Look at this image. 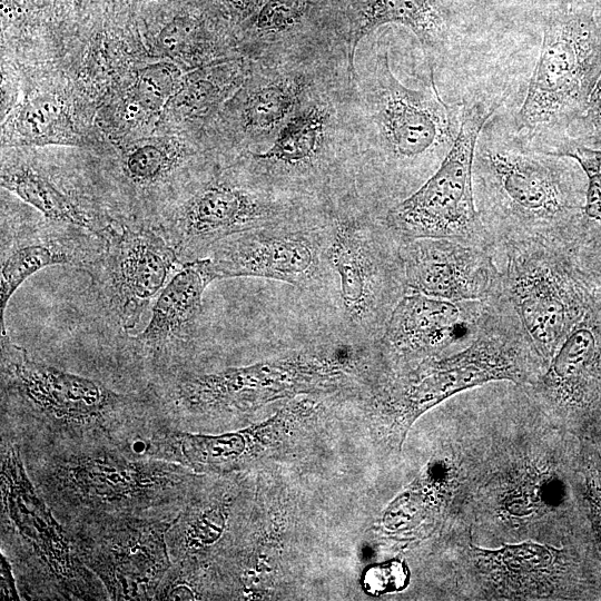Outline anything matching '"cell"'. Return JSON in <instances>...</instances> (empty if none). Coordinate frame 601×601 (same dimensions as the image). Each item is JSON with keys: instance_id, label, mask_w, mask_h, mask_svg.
<instances>
[{"instance_id": "1", "label": "cell", "mask_w": 601, "mask_h": 601, "mask_svg": "<svg viewBox=\"0 0 601 601\" xmlns=\"http://www.w3.org/2000/svg\"><path fill=\"white\" fill-rule=\"evenodd\" d=\"M473 188L497 259L512 244L572 242L591 233L583 215L587 177L573 158L484 132L475 149Z\"/></svg>"}, {"instance_id": "2", "label": "cell", "mask_w": 601, "mask_h": 601, "mask_svg": "<svg viewBox=\"0 0 601 601\" xmlns=\"http://www.w3.org/2000/svg\"><path fill=\"white\" fill-rule=\"evenodd\" d=\"M501 288L534 348L550 362L561 343L601 299V236L506 246Z\"/></svg>"}, {"instance_id": "3", "label": "cell", "mask_w": 601, "mask_h": 601, "mask_svg": "<svg viewBox=\"0 0 601 601\" xmlns=\"http://www.w3.org/2000/svg\"><path fill=\"white\" fill-rule=\"evenodd\" d=\"M328 258L336 278L333 304L342 337L376 344L397 302L406 294L402 238L384 214L327 207Z\"/></svg>"}, {"instance_id": "4", "label": "cell", "mask_w": 601, "mask_h": 601, "mask_svg": "<svg viewBox=\"0 0 601 601\" xmlns=\"http://www.w3.org/2000/svg\"><path fill=\"white\" fill-rule=\"evenodd\" d=\"M277 194L250 169L199 171L166 203L155 225L185 263L217 242L316 210Z\"/></svg>"}, {"instance_id": "5", "label": "cell", "mask_w": 601, "mask_h": 601, "mask_svg": "<svg viewBox=\"0 0 601 601\" xmlns=\"http://www.w3.org/2000/svg\"><path fill=\"white\" fill-rule=\"evenodd\" d=\"M372 346L344 337L247 366L186 375L179 394L191 412L247 411L302 393L354 388Z\"/></svg>"}, {"instance_id": "6", "label": "cell", "mask_w": 601, "mask_h": 601, "mask_svg": "<svg viewBox=\"0 0 601 601\" xmlns=\"http://www.w3.org/2000/svg\"><path fill=\"white\" fill-rule=\"evenodd\" d=\"M601 76V30L593 4L558 6L543 28L540 56L516 117L523 134L566 128L585 112Z\"/></svg>"}, {"instance_id": "7", "label": "cell", "mask_w": 601, "mask_h": 601, "mask_svg": "<svg viewBox=\"0 0 601 601\" xmlns=\"http://www.w3.org/2000/svg\"><path fill=\"white\" fill-rule=\"evenodd\" d=\"M327 207L230 235L208 257L217 279L260 277L295 286L333 306L336 278L328 258Z\"/></svg>"}, {"instance_id": "8", "label": "cell", "mask_w": 601, "mask_h": 601, "mask_svg": "<svg viewBox=\"0 0 601 601\" xmlns=\"http://www.w3.org/2000/svg\"><path fill=\"white\" fill-rule=\"evenodd\" d=\"M491 115L492 109L480 102L465 107L456 138L437 169L387 208L385 220L402 239L451 238L495 249L481 221L473 188L475 149Z\"/></svg>"}, {"instance_id": "9", "label": "cell", "mask_w": 601, "mask_h": 601, "mask_svg": "<svg viewBox=\"0 0 601 601\" xmlns=\"http://www.w3.org/2000/svg\"><path fill=\"white\" fill-rule=\"evenodd\" d=\"M184 263L152 223L118 218L86 272L98 307L118 329L136 327Z\"/></svg>"}, {"instance_id": "10", "label": "cell", "mask_w": 601, "mask_h": 601, "mask_svg": "<svg viewBox=\"0 0 601 601\" xmlns=\"http://www.w3.org/2000/svg\"><path fill=\"white\" fill-rule=\"evenodd\" d=\"M1 390L7 405L68 427L106 425L142 402L35 359L8 332L1 333Z\"/></svg>"}, {"instance_id": "11", "label": "cell", "mask_w": 601, "mask_h": 601, "mask_svg": "<svg viewBox=\"0 0 601 601\" xmlns=\"http://www.w3.org/2000/svg\"><path fill=\"white\" fill-rule=\"evenodd\" d=\"M186 472L169 461L130 460L101 450L55 460L43 484L73 505L128 514L174 499L190 477Z\"/></svg>"}, {"instance_id": "12", "label": "cell", "mask_w": 601, "mask_h": 601, "mask_svg": "<svg viewBox=\"0 0 601 601\" xmlns=\"http://www.w3.org/2000/svg\"><path fill=\"white\" fill-rule=\"evenodd\" d=\"M376 57L374 121L386 167L398 178L417 169L430 177L451 149L461 120L442 101L434 81L430 90L407 88L393 73L387 50Z\"/></svg>"}, {"instance_id": "13", "label": "cell", "mask_w": 601, "mask_h": 601, "mask_svg": "<svg viewBox=\"0 0 601 601\" xmlns=\"http://www.w3.org/2000/svg\"><path fill=\"white\" fill-rule=\"evenodd\" d=\"M175 522L111 515L83 528L73 548L110 599L151 600L171 566L167 533Z\"/></svg>"}, {"instance_id": "14", "label": "cell", "mask_w": 601, "mask_h": 601, "mask_svg": "<svg viewBox=\"0 0 601 601\" xmlns=\"http://www.w3.org/2000/svg\"><path fill=\"white\" fill-rule=\"evenodd\" d=\"M487 300L454 302L406 293L395 305L376 343L378 357L405 367L440 356L475 337Z\"/></svg>"}, {"instance_id": "15", "label": "cell", "mask_w": 601, "mask_h": 601, "mask_svg": "<svg viewBox=\"0 0 601 601\" xmlns=\"http://www.w3.org/2000/svg\"><path fill=\"white\" fill-rule=\"evenodd\" d=\"M406 293L462 300H487L502 293L494 248L451 238L402 239Z\"/></svg>"}, {"instance_id": "16", "label": "cell", "mask_w": 601, "mask_h": 601, "mask_svg": "<svg viewBox=\"0 0 601 601\" xmlns=\"http://www.w3.org/2000/svg\"><path fill=\"white\" fill-rule=\"evenodd\" d=\"M1 502L2 520L31 549L43 573L66 593L82 595L86 566L33 489L13 446L1 456Z\"/></svg>"}, {"instance_id": "17", "label": "cell", "mask_w": 601, "mask_h": 601, "mask_svg": "<svg viewBox=\"0 0 601 601\" xmlns=\"http://www.w3.org/2000/svg\"><path fill=\"white\" fill-rule=\"evenodd\" d=\"M101 237L45 218L29 219L2 210L0 266V327L6 333V311L16 290L37 272L53 265L87 272Z\"/></svg>"}, {"instance_id": "18", "label": "cell", "mask_w": 601, "mask_h": 601, "mask_svg": "<svg viewBox=\"0 0 601 601\" xmlns=\"http://www.w3.org/2000/svg\"><path fill=\"white\" fill-rule=\"evenodd\" d=\"M216 275L208 257L185 262L157 296L146 327L130 338L132 352L154 370H170L196 336L203 295Z\"/></svg>"}, {"instance_id": "19", "label": "cell", "mask_w": 601, "mask_h": 601, "mask_svg": "<svg viewBox=\"0 0 601 601\" xmlns=\"http://www.w3.org/2000/svg\"><path fill=\"white\" fill-rule=\"evenodd\" d=\"M1 187L50 221L102 237L121 216L70 177L21 156L1 160Z\"/></svg>"}, {"instance_id": "20", "label": "cell", "mask_w": 601, "mask_h": 601, "mask_svg": "<svg viewBox=\"0 0 601 601\" xmlns=\"http://www.w3.org/2000/svg\"><path fill=\"white\" fill-rule=\"evenodd\" d=\"M543 376V386L568 405L601 407V299L561 343Z\"/></svg>"}, {"instance_id": "21", "label": "cell", "mask_w": 601, "mask_h": 601, "mask_svg": "<svg viewBox=\"0 0 601 601\" xmlns=\"http://www.w3.org/2000/svg\"><path fill=\"white\" fill-rule=\"evenodd\" d=\"M325 130L326 112L322 108L302 109L286 120L268 149L252 154L255 165L250 170L273 189L278 180L313 185L321 171Z\"/></svg>"}, {"instance_id": "22", "label": "cell", "mask_w": 601, "mask_h": 601, "mask_svg": "<svg viewBox=\"0 0 601 601\" xmlns=\"http://www.w3.org/2000/svg\"><path fill=\"white\" fill-rule=\"evenodd\" d=\"M387 23H398L411 29L425 53L441 49L449 37L447 13L441 0H365L348 37V69L353 78L359 41Z\"/></svg>"}, {"instance_id": "23", "label": "cell", "mask_w": 601, "mask_h": 601, "mask_svg": "<svg viewBox=\"0 0 601 601\" xmlns=\"http://www.w3.org/2000/svg\"><path fill=\"white\" fill-rule=\"evenodd\" d=\"M6 146L78 145L67 101L57 92L31 93L3 127Z\"/></svg>"}, {"instance_id": "24", "label": "cell", "mask_w": 601, "mask_h": 601, "mask_svg": "<svg viewBox=\"0 0 601 601\" xmlns=\"http://www.w3.org/2000/svg\"><path fill=\"white\" fill-rule=\"evenodd\" d=\"M244 76V67L237 60L201 66L183 77L168 106L181 116L200 117L218 107L236 91Z\"/></svg>"}, {"instance_id": "25", "label": "cell", "mask_w": 601, "mask_h": 601, "mask_svg": "<svg viewBox=\"0 0 601 601\" xmlns=\"http://www.w3.org/2000/svg\"><path fill=\"white\" fill-rule=\"evenodd\" d=\"M300 85L290 78H279L250 90L240 108L244 129L264 135L282 127L296 107Z\"/></svg>"}, {"instance_id": "26", "label": "cell", "mask_w": 601, "mask_h": 601, "mask_svg": "<svg viewBox=\"0 0 601 601\" xmlns=\"http://www.w3.org/2000/svg\"><path fill=\"white\" fill-rule=\"evenodd\" d=\"M181 69L173 62H156L137 71L124 102L142 117L165 110L183 80Z\"/></svg>"}, {"instance_id": "27", "label": "cell", "mask_w": 601, "mask_h": 601, "mask_svg": "<svg viewBox=\"0 0 601 601\" xmlns=\"http://www.w3.org/2000/svg\"><path fill=\"white\" fill-rule=\"evenodd\" d=\"M546 152L573 158L581 166L587 177L584 219L601 236V148L568 139Z\"/></svg>"}, {"instance_id": "28", "label": "cell", "mask_w": 601, "mask_h": 601, "mask_svg": "<svg viewBox=\"0 0 601 601\" xmlns=\"http://www.w3.org/2000/svg\"><path fill=\"white\" fill-rule=\"evenodd\" d=\"M196 24L186 16L173 18L158 33L156 43L158 49L173 60L195 61L200 56L197 43Z\"/></svg>"}, {"instance_id": "29", "label": "cell", "mask_w": 601, "mask_h": 601, "mask_svg": "<svg viewBox=\"0 0 601 601\" xmlns=\"http://www.w3.org/2000/svg\"><path fill=\"white\" fill-rule=\"evenodd\" d=\"M408 582V566L398 559L370 565L362 577L364 590L372 595L402 591Z\"/></svg>"}, {"instance_id": "30", "label": "cell", "mask_w": 601, "mask_h": 601, "mask_svg": "<svg viewBox=\"0 0 601 601\" xmlns=\"http://www.w3.org/2000/svg\"><path fill=\"white\" fill-rule=\"evenodd\" d=\"M302 11V0H268L258 12L255 27L263 32H279L290 28Z\"/></svg>"}, {"instance_id": "31", "label": "cell", "mask_w": 601, "mask_h": 601, "mask_svg": "<svg viewBox=\"0 0 601 601\" xmlns=\"http://www.w3.org/2000/svg\"><path fill=\"white\" fill-rule=\"evenodd\" d=\"M481 553L500 561V563L513 570L544 566L552 559V554L548 549L536 544L505 546L499 551H483Z\"/></svg>"}, {"instance_id": "32", "label": "cell", "mask_w": 601, "mask_h": 601, "mask_svg": "<svg viewBox=\"0 0 601 601\" xmlns=\"http://www.w3.org/2000/svg\"><path fill=\"white\" fill-rule=\"evenodd\" d=\"M580 122L581 136L572 139L588 147L601 148V76L595 83Z\"/></svg>"}, {"instance_id": "33", "label": "cell", "mask_w": 601, "mask_h": 601, "mask_svg": "<svg viewBox=\"0 0 601 601\" xmlns=\"http://www.w3.org/2000/svg\"><path fill=\"white\" fill-rule=\"evenodd\" d=\"M1 599L2 600H19V593L14 584L11 565L7 558L1 554Z\"/></svg>"}, {"instance_id": "34", "label": "cell", "mask_w": 601, "mask_h": 601, "mask_svg": "<svg viewBox=\"0 0 601 601\" xmlns=\"http://www.w3.org/2000/svg\"><path fill=\"white\" fill-rule=\"evenodd\" d=\"M595 0H558L559 6L563 7H583L592 4Z\"/></svg>"}, {"instance_id": "35", "label": "cell", "mask_w": 601, "mask_h": 601, "mask_svg": "<svg viewBox=\"0 0 601 601\" xmlns=\"http://www.w3.org/2000/svg\"><path fill=\"white\" fill-rule=\"evenodd\" d=\"M594 16L601 30V0H595L593 3Z\"/></svg>"}, {"instance_id": "36", "label": "cell", "mask_w": 601, "mask_h": 601, "mask_svg": "<svg viewBox=\"0 0 601 601\" xmlns=\"http://www.w3.org/2000/svg\"><path fill=\"white\" fill-rule=\"evenodd\" d=\"M142 1H157V0H142Z\"/></svg>"}]
</instances>
